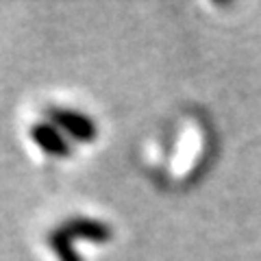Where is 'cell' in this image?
<instances>
[{
  "label": "cell",
  "instance_id": "obj_1",
  "mask_svg": "<svg viewBox=\"0 0 261 261\" xmlns=\"http://www.w3.org/2000/svg\"><path fill=\"white\" fill-rule=\"evenodd\" d=\"M76 238H85L92 242H105L111 238V231L107 224L98 222V220L72 218L48 235V244H50V248L57 252V257L61 261H81L79 252L72 246V242Z\"/></svg>",
  "mask_w": 261,
  "mask_h": 261
},
{
  "label": "cell",
  "instance_id": "obj_2",
  "mask_svg": "<svg viewBox=\"0 0 261 261\" xmlns=\"http://www.w3.org/2000/svg\"><path fill=\"white\" fill-rule=\"evenodd\" d=\"M48 120L57 128H63L76 142H92L96 137V124L92 122V118H87L79 111L53 107V109H48Z\"/></svg>",
  "mask_w": 261,
  "mask_h": 261
},
{
  "label": "cell",
  "instance_id": "obj_3",
  "mask_svg": "<svg viewBox=\"0 0 261 261\" xmlns=\"http://www.w3.org/2000/svg\"><path fill=\"white\" fill-rule=\"evenodd\" d=\"M31 137L39 148L48 154H53V157H68L72 150L68 140H63V135L53 122H37V124H33Z\"/></svg>",
  "mask_w": 261,
  "mask_h": 261
}]
</instances>
